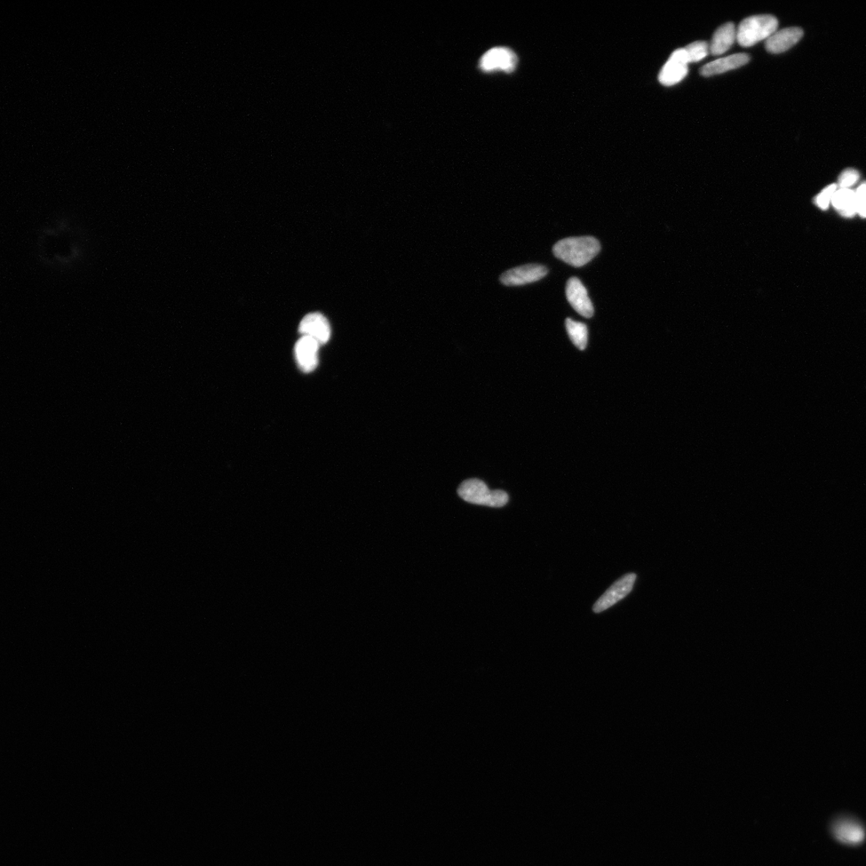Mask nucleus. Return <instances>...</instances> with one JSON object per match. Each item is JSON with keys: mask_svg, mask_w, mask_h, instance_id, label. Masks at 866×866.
I'll use <instances>...</instances> for the list:
<instances>
[{"mask_svg": "<svg viewBox=\"0 0 866 866\" xmlns=\"http://www.w3.org/2000/svg\"><path fill=\"white\" fill-rule=\"evenodd\" d=\"M821 411L822 403L814 397L792 396L758 407L751 413L750 421L757 429H784L805 423Z\"/></svg>", "mask_w": 866, "mask_h": 866, "instance_id": "f03ea898", "label": "nucleus"}, {"mask_svg": "<svg viewBox=\"0 0 866 866\" xmlns=\"http://www.w3.org/2000/svg\"><path fill=\"white\" fill-rule=\"evenodd\" d=\"M849 442L853 455L866 468V417L859 416L852 420Z\"/></svg>", "mask_w": 866, "mask_h": 866, "instance_id": "0eeeda50", "label": "nucleus"}, {"mask_svg": "<svg viewBox=\"0 0 866 866\" xmlns=\"http://www.w3.org/2000/svg\"><path fill=\"white\" fill-rule=\"evenodd\" d=\"M849 491L854 508L866 522V483L857 478L849 479Z\"/></svg>", "mask_w": 866, "mask_h": 866, "instance_id": "6e6552de", "label": "nucleus"}, {"mask_svg": "<svg viewBox=\"0 0 866 866\" xmlns=\"http://www.w3.org/2000/svg\"><path fill=\"white\" fill-rule=\"evenodd\" d=\"M686 740L697 752L726 760L751 762L763 753V742L754 736H736L725 721L703 718L694 722Z\"/></svg>", "mask_w": 866, "mask_h": 866, "instance_id": "f257e3e1", "label": "nucleus"}, {"mask_svg": "<svg viewBox=\"0 0 866 866\" xmlns=\"http://www.w3.org/2000/svg\"><path fill=\"white\" fill-rule=\"evenodd\" d=\"M448 498L476 511L480 516L495 510L498 496L490 477L481 469L472 468L457 475L448 489Z\"/></svg>", "mask_w": 866, "mask_h": 866, "instance_id": "39448f33", "label": "nucleus"}, {"mask_svg": "<svg viewBox=\"0 0 866 866\" xmlns=\"http://www.w3.org/2000/svg\"><path fill=\"white\" fill-rule=\"evenodd\" d=\"M480 515L461 503H454L445 512L442 531L445 546L456 559H467L478 547L477 528Z\"/></svg>", "mask_w": 866, "mask_h": 866, "instance_id": "20e7f679", "label": "nucleus"}, {"mask_svg": "<svg viewBox=\"0 0 866 866\" xmlns=\"http://www.w3.org/2000/svg\"><path fill=\"white\" fill-rule=\"evenodd\" d=\"M829 379L838 389L866 401V355L838 361L829 371Z\"/></svg>", "mask_w": 866, "mask_h": 866, "instance_id": "423d86ee", "label": "nucleus"}, {"mask_svg": "<svg viewBox=\"0 0 866 866\" xmlns=\"http://www.w3.org/2000/svg\"><path fill=\"white\" fill-rule=\"evenodd\" d=\"M776 86L761 71L746 70L733 75L721 89V102L728 107L752 105L758 108L772 106Z\"/></svg>", "mask_w": 866, "mask_h": 866, "instance_id": "7ed1b4c3", "label": "nucleus"}]
</instances>
